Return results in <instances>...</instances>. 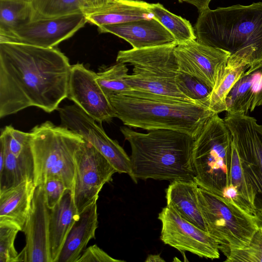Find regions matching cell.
<instances>
[{
    "mask_svg": "<svg viewBox=\"0 0 262 262\" xmlns=\"http://www.w3.org/2000/svg\"><path fill=\"white\" fill-rule=\"evenodd\" d=\"M71 66L55 48L0 42V117L30 106L57 110L67 98Z\"/></svg>",
    "mask_w": 262,
    "mask_h": 262,
    "instance_id": "6da1fadb",
    "label": "cell"
},
{
    "mask_svg": "<svg viewBox=\"0 0 262 262\" xmlns=\"http://www.w3.org/2000/svg\"><path fill=\"white\" fill-rule=\"evenodd\" d=\"M194 31L198 42L245 61L249 70L262 68V2L201 11Z\"/></svg>",
    "mask_w": 262,
    "mask_h": 262,
    "instance_id": "7a4b0ae2",
    "label": "cell"
},
{
    "mask_svg": "<svg viewBox=\"0 0 262 262\" xmlns=\"http://www.w3.org/2000/svg\"><path fill=\"white\" fill-rule=\"evenodd\" d=\"M120 131L131 147V176L138 179L194 181L192 161L194 138L168 129L136 132L126 126Z\"/></svg>",
    "mask_w": 262,
    "mask_h": 262,
    "instance_id": "3957f363",
    "label": "cell"
},
{
    "mask_svg": "<svg viewBox=\"0 0 262 262\" xmlns=\"http://www.w3.org/2000/svg\"><path fill=\"white\" fill-rule=\"evenodd\" d=\"M124 125L146 130L168 129L195 139L214 113L199 102L130 90L107 97Z\"/></svg>",
    "mask_w": 262,
    "mask_h": 262,
    "instance_id": "277c9868",
    "label": "cell"
},
{
    "mask_svg": "<svg viewBox=\"0 0 262 262\" xmlns=\"http://www.w3.org/2000/svg\"><path fill=\"white\" fill-rule=\"evenodd\" d=\"M31 145L36 186L49 179L61 180L68 189H73L76 171L75 154L84 142L79 135L50 121L31 130Z\"/></svg>",
    "mask_w": 262,
    "mask_h": 262,
    "instance_id": "5b68a950",
    "label": "cell"
},
{
    "mask_svg": "<svg viewBox=\"0 0 262 262\" xmlns=\"http://www.w3.org/2000/svg\"><path fill=\"white\" fill-rule=\"evenodd\" d=\"M177 43L118 52L117 62L133 68L125 78L132 90L194 102L183 95L176 84L179 72L174 51Z\"/></svg>",
    "mask_w": 262,
    "mask_h": 262,
    "instance_id": "8992f818",
    "label": "cell"
},
{
    "mask_svg": "<svg viewBox=\"0 0 262 262\" xmlns=\"http://www.w3.org/2000/svg\"><path fill=\"white\" fill-rule=\"evenodd\" d=\"M232 136L224 119L214 114L194 139L192 161L194 181L219 195L229 183Z\"/></svg>",
    "mask_w": 262,
    "mask_h": 262,
    "instance_id": "52a82bcc",
    "label": "cell"
},
{
    "mask_svg": "<svg viewBox=\"0 0 262 262\" xmlns=\"http://www.w3.org/2000/svg\"><path fill=\"white\" fill-rule=\"evenodd\" d=\"M199 203L207 233L225 255L247 246L259 226L255 215L229 203L222 196L199 186Z\"/></svg>",
    "mask_w": 262,
    "mask_h": 262,
    "instance_id": "ba28073f",
    "label": "cell"
},
{
    "mask_svg": "<svg viewBox=\"0 0 262 262\" xmlns=\"http://www.w3.org/2000/svg\"><path fill=\"white\" fill-rule=\"evenodd\" d=\"M75 157L76 171L73 193L75 206L80 214L88 206L97 202L104 185L111 181L113 174L117 171L85 140Z\"/></svg>",
    "mask_w": 262,
    "mask_h": 262,
    "instance_id": "9c48e42d",
    "label": "cell"
},
{
    "mask_svg": "<svg viewBox=\"0 0 262 262\" xmlns=\"http://www.w3.org/2000/svg\"><path fill=\"white\" fill-rule=\"evenodd\" d=\"M61 125L81 136L101 154L119 173L131 176V161L116 140L110 138L101 124L75 104L58 109Z\"/></svg>",
    "mask_w": 262,
    "mask_h": 262,
    "instance_id": "30bf717a",
    "label": "cell"
},
{
    "mask_svg": "<svg viewBox=\"0 0 262 262\" xmlns=\"http://www.w3.org/2000/svg\"><path fill=\"white\" fill-rule=\"evenodd\" d=\"M224 120L249 182L257 193L262 194V125L243 113H227Z\"/></svg>",
    "mask_w": 262,
    "mask_h": 262,
    "instance_id": "8fae6325",
    "label": "cell"
},
{
    "mask_svg": "<svg viewBox=\"0 0 262 262\" xmlns=\"http://www.w3.org/2000/svg\"><path fill=\"white\" fill-rule=\"evenodd\" d=\"M88 23L84 13L32 19L15 30L0 33V42H15L51 48L72 36Z\"/></svg>",
    "mask_w": 262,
    "mask_h": 262,
    "instance_id": "7c38bea8",
    "label": "cell"
},
{
    "mask_svg": "<svg viewBox=\"0 0 262 262\" xmlns=\"http://www.w3.org/2000/svg\"><path fill=\"white\" fill-rule=\"evenodd\" d=\"M158 218L162 223L160 239L165 244L201 257L211 259L220 257L217 243L206 231L182 218L172 208L166 206Z\"/></svg>",
    "mask_w": 262,
    "mask_h": 262,
    "instance_id": "4fadbf2b",
    "label": "cell"
},
{
    "mask_svg": "<svg viewBox=\"0 0 262 262\" xmlns=\"http://www.w3.org/2000/svg\"><path fill=\"white\" fill-rule=\"evenodd\" d=\"M174 52L179 72L195 78L211 90L230 55L196 39L178 43Z\"/></svg>",
    "mask_w": 262,
    "mask_h": 262,
    "instance_id": "5bb4252c",
    "label": "cell"
},
{
    "mask_svg": "<svg viewBox=\"0 0 262 262\" xmlns=\"http://www.w3.org/2000/svg\"><path fill=\"white\" fill-rule=\"evenodd\" d=\"M97 73L82 63L72 65L67 98L97 122H109L115 117L114 109L96 81Z\"/></svg>",
    "mask_w": 262,
    "mask_h": 262,
    "instance_id": "9a60e30c",
    "label": "cell"
},
{
    "mask_svg": "<svg viewBox=\"0 0 262 262\" xmlns=\"http://www.w3.org/2000/svg\"><path fill=\"white\" fill-rule=\"evenodd\" d=\"M49 208L43 184L36 187L23 232L26 245L18 255V261L51 262L49 242Z\"/></svg>",
    "mask_w": 262,
    "mask_h": 262,
    "instance_id": "2e32d148",
    "label": "cell"
},
{
    "mask_svg": "<svg viewBox=\"0 0 262 262\" xmlns=\"http://www.w3.org/2000/svg\"><path fill=\"white\" fill-rule=\"evenodd\" d=\"M100 33H111L140 49L177 42L173 35L154 17L98 27Z\"/></svg>",
    "mask_w": 262,
    "mask_h": 262,
    "instance_id": "e0dca14e",
    "label": "cell"
},
{
    "mask_svg": "<svg viewBox=\"0 0 262 262\" xmlns=\"http://www.w3.org/2000/svg\"><path fill=\"white\" fill-rule=\"evenodd\" d=\"M78 216L73 191L67 188L59 202L49 209V242L51 262H57L66 238Z\"/></svg>",
    "mask_w": 262,
    "mask_h": 262,
    "instance_id": "ac0fdd59",
    "label": "cell"
},
{
    "mask_svg": "<svg viewBox=\"0 0 262 262\" xmlns=\"http://www.w3.org/2000/svg\"><path fill=\"white\" fill-rule=\"evenodd\" d=\"M97 202L85 208L70 230L57 262H77L98 228Z\"/></svg>",
    "mask_w": 262,
    "mask_h": 262,
    "instance_id": "d6986e66",
    "label": "cell"
},
{
    "mask_svg": "<svg viewBox=\"0 0 262 262\" xmlns=\"http://www.w3.org/2000/svg\"><path fill=\"white\" fill-rule=\"evenodd\" d=\"M150 4L142 1H111L84 13L88 23L99 27L154 17Z\"/></svg>",
    "mask_w": 262,
    "mask_h": 262,
    "instance_id": "ffe728a7",
    "label": "cell"
},
{
    "mask_svg": "<svg viewBox=\"0 0 262 262\" xmlns=\"http://www.w3.org/2000/svg\"><path fill=\"white\" fill-rule=\"evenodd\" d=\"M199 186L194 180L171 181L166 190L167 206L182 218L206 231L198 196Z\"/></svg>",
    "mask_w": 262,
    "mask_h": 262,
    "instance_id": "44dd1931",
    "label": "cell"
},
{
    "mask_svg": "<svg viewBox=\"0 0 262 262\" xmlns=\"http://www.w3.org/2000/svg\"><path fill=\"white\" fill-rule=\"evenodd\" d=\"M35 188L33 180H27L0 193V222L14 224L23 231Z\"/></svg>",
    "mask_w": 262,
    "mask_h": 262,
    "instance_id": "7402d4cb",
    "label": "cell"
},
{
    "mask_svg": "<svg viewBox=\"0 0 262 262\" xmlns=\"http://www.w3.org/2000/svg\"><path fill=\"white\" fill-rule=\"evenodd\" d=\"M249 68L244 60L230 56L227 63L221 70L209 95L202 101V104L214 114L226 111L228 94Z\"/></svg>",
    "mask_w": 262,
    "mask_h": 262,
    "instance_id": "603a6c76",
    "label": "cell"
},
{
    "mask_svg": "<svg viewBox=\"0 0 262 262\" xmlns=\"http://www.w3.org/2000/svg\"><path fill=\"white\" fill-rule=\"evenodd\" d=\"M3 167L0 169V193L27 180L34 181V165L32 148L19 156L6 146Z\"/></svg>",
    "mask_w": 262,
    "mask_h": 262,
    "instance_id": "cb8c5ba5",
    "label": "cell"
},
{
    "mask_svg": "<svg viewBox=\"0 0 262 262\" xmlns=\"http://www.w3.org/2000/svg\"><path fill=\"white\" fill-rule=\"evenodd\" d=\"M255 72L247 70L233 85L226 98L227 113L247 114L258 106L260 91H257Z\"/></svg>",
    "mask_w": 262,
    "mask_h": 262,
    "instance_id": "d4e9b609",
    "label": "cell"
},
{
    "mask_svg": "<svg viewBox=\"0 0 262 262\" xmlns=\"http://www.w3.org/2000/svg\"><path fill=\"white\" fill-rule=\"evenodd\" d=\"M104 4L101 0H33L32 19L85 13Z\"/></svg>",
    "mask_w": 262,
    "mask_h": 262,
    "instance_id": "484cf974",
    "label": "cell"
},
{
    "mask_svg": "<svg viewBox=\"0 0 262 262\" xmlns=\"http://www.w3.org/2000/svg\"><path fill=\"white\" fill-rule=\"evenodd\" d=\"M149 9L154 18L173 35L177 43L196 39L194 29L188 20L170 12L160 3L150 4Z\"/></svg>",
    "mask_w": 262,
    "mask_h": 262,
    "instance_id": "4316f807",
    "label": "cell"
},
{
    "mask_svg": "<svg viewBox=\"0 0 262 262\" xmlns=\"http://www.w3.org/2000/svg\"><path fill=\"white\" fill-rule=\"evenodd\" d=\"M33 14L31 4L0 1V33L10 32L27 24Z\"/></svg>",
    "mask_w": 262,
    "mask_h": 262,
    "instance_id": "83f0119b",
    "label": "cell"
},
{
    "mask_svg": "<svg viewBox=\"0 0 262 262\" xmlns=\"http://www.w3.org/2000/svg\"><path fill=\"white\" fill-rule=\"evenodd\" d=\"M128 72L126 64L117 62L97 73L96 81L107 97L132 90L125 80Z\"/></svg>",
    "mask_w": 262,
    "mask_h": 262,
    "instance_id": "f1b7e54d",
    "label": "cell"
},
{
    "mask_svg": "<svg viewBox=\"0 0 262 262\" xmlns=\"http://www.w3.org/2000/svg\"><path fill=\"white\" fill-rule=\"evenodd\" d=\"M236 186L252 208L256 210L255 199L257 194L249 182L243 166L241 157L232 140L229 167V183Z\"/></svg>",
    "mask_w": 262,
    "mask_h": 262,
    "instance_id": "f546056e",
    "label": "cell"
},
{
    "mask_svg": "<svg viewBox=\"0 0 262 262\" xmlns=\"http://www.w3.org/2000/svg\"><path fill=\"white\" fill-rule=\"evenodd\" d=\"M225 261L262 262V227L252 237L246 246L230 250Z\"/></svg>",
    "mask_w": 262,
    "mask_h": 262,
    "instance_id": "4dcf8cb0",
    "label": "cell"
},
{
    "mask_svg": "<svg viewBox=\"0 0 262 262\" xmlns=\"http://www.w3.org/2000/svg\"><path fill=\"white\" fill-rule=\"evenodd\" d=\"M176 82L180 92L189 100L202 104L211 89L195 78L179 72Z\"/></svg>",
    "mask_w": 262,
    "mask_h": 262,
    "instance_id": "1f68e13d",
    "label": "cell"
},
{
    "mask_svg": "<svg viewBox=\"0 0 262 262\" xmlns=\"http://www.w3.org/2000/svg\"><path fill=\"white\" fill-rule=\"evenodd\" d=\"M19 231L20 228L14 224L0 222V262L18 261L14 241Z\"/></svg>",
    "mask_w": 262,
    "mask_h": 262,
    "instance_id": "d6a6232c",
    "label": "cell"
},
{
    "mask_svg": "<svg viewBox=\"0 0 262 262\" xmlns=\"http://www.w3.org/2000/svg\"><path fill=\"white\" fill-rule=\"evenodd\" d=\"M219 195L237 208L256 216V210L252 208L234 185H227L223 188Z\"/></svg>",
    "mask_w": 262,
    "mask_h": 262,
    "instance_id": "836d02e7",
    "label": "cell"
},
{
    "mask_svg": "<svg viewBox=\"0 0 262 262\" xmlns=\"http://www.w3.org/2000/svg\"><path fill=\"white\" fill-rule=\"evenodd\" d=\"M43 186L47 206L52 209L59 202L67 188L61 180L57 178L48 180Z\"/></svg>",
    "mask_w": 262,
    "mask_h": 262,
    "instance_id": "e575fe53",
    "label": "cell"
},
{
    "mask_svg": "<svg viewBox=\"0 0 262 262\" xmlns=\"http://www.w3.org/2000/svg\"><path fill=\"white\" fill-rule=\"evenodd\" d=\"M113 258L96 244L86 248L77 262H122Z\"/></svg>",
    "mask_w": 262,
    "mask_h": 262,
    "instance_id": "d590c367",
    "label": "cell"
},
{
    "mask_svg": "<svg viewBox=\"0 0 262 262\" xmlns=\"http://www.w3.org/2000/svg\"><path fill=\"white\" fill-rule=\"evenodd\" d=\"M180 3L185 2L195 6L199 11H203L209 8L211 0H178Z\"/></svg>",
    "mask_w": 262,
    "mask_h": 262,
    "instance_id": "8d00e7d4",
    "label": "cell"
},
{
    "mask_svg": "<svg viewBox=\"0 0 262 262\" xmlns=\"http://www.w3.org/2000/svg\"><path fill=\"white\" fill-rule=\"evenodd\" d=\"M145 261H165V260L160 257V254H149Z\"/></svg>",
    "mask_w": 262,
    "mask_h": 262,
    "instance_id": "74e56055",
    "label": "cell"
},
{
    "mask_svg": "<svg viewBox=\"0 0 262 262\" xmlns=\"http://www.w3.org/2000/svg\"><path fill=\"white\" fill-rule=\"evenodd\" d=\"M256 217L259 227H262V207L257 208L256 210Z\"/></svg>",
    "mask_w": 262,
    "mask_h": 262,
    "instance_id": "f35d334b",
    "label": "cell"
},
{
    "mask_svg": "<svg viewBox=\"0 0 262 262\" xmlns=\"http://www.w3.org/2000/svg\"><path fill=\"white\" fill-rule=\"evenodd\" d=\"M0 1H11L23 2V3H28V4H32V3L33 1V0H0Z\"/></svg>",
    "mask_w": 262,
    "mask_h": 262,
    "instance_id": "ab89813d",
    "label": "cell"
},
{
    "mask_svg": "<svg viewBox=\"0 0 262 262\" xmlns=\"http://www.w3.org/2000/svg\"><path fill=\"white\" fill-rule=\"evenodd\" d=\"M103 3L105 4L108 2V0H101Z\"/></svg>",
    "mask_w": 262,
    "mask_h": 262,
    "instance_id": "60d3db41",
    "label": "cell"
},
{
    "mask_svg": "<svg viewBox=\"0 0 262 262\" xmlns=\"http://www.w3.org/2000/svg\"><path fill=\"white\" fill-rule=\"evenodd\" d=\"M126 1V0H108V1Z\"/></svg>",
    "mask_w": 262,
    "mask_h": 262,
    "instance_id": "b9f144b4",
    "label": "cell"
},
{
    "mask_svg": "<svg viewBox=\"0 0 262 262\" xmlns=\"http://www.w3.org/2000/svg\"><path fill=\"white\" fill-rule=\"evenodd\" d=\"M260 79L262 80V71H261V76H260Z\"/></svg>",
    "mask_w": 262,
    "mask_h": 262,
    "instance_id": "7bdbcfd3",
    "label": "cell"
}]
</instances>
